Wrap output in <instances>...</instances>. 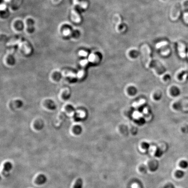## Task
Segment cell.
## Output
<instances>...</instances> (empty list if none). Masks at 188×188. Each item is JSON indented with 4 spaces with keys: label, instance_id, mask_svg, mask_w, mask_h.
I'll return each mask as SVG.
<instances>
[{
    "label": "cell",
    "instance_id": "cell-6",
    "mask_svg": "<svg viewBox=\"0 0 188 188\" xmlns=\"http://www.w3.org/2000/svg\"><path fill=\"white\" fill-rule=\"evenodd\" d=\"M45 181H46V178L45 177L41 176H39V177H38V179L36 180V182L38 184H42L45 182Z\"/></svg>",
    "mask_w": 188,
    "mask_h": 188
},
{
    "label": "cell",
    "instance_id": "cell-8",
    "mask_svg": "<svg viewBox=\"0 0 188 188\" xmlns=\"http://www.w3.org/2000/svg\"><path fill=\"white\" fill-rule=\"evenodd\" d=\"M144 102H145L144 100H141V101H140L139 103H134L133 106L134 107H138V106H140V105H142V104H144Z\"/></svg>",
    "mask_w": 188,
    "mask_h": 188
},
{
    "label": "cell",
    "instance_id": "cell-7",
    "mask_svg": "<svg viewBox=\"0 0 188 188\" xmlns=\"http://www.w3.org/2000/svg\"><path fill=\"white\" fill-rule=\"evenodd\" d=\"M141 147L143 148V149L147 150L149 149V148L150 147V146L149 144L147 143V142H144L141 144Z\"/></svg>",
    "mask_w": 188,
    "mask_h": 188
},
{
    "label": "cell",
    "instance_id": "cell-5",
    "mask_svg": "<svg viewBox=\"0 0 188 188\" xmlns=\"http://www.w3.org/2000/svg\"><path fill=\"white\" fill-rule=\"evenodd\" d=\"M82 181L81 179H78L75 183L74 188H82Z\"/></svg>",
    "mask_w": 188,
    "mask_h": 188
},
{
    "label": "cell",
    "instance_id": "cell-10",
    "mask_svg": "<svg viewBox=\"0 0 188 188\" xmlns=\"http://www.w3.org/2000/svg\"><path fill=\"white\" fill-rule=\"evenodd\" d=\"M142 114L139 112H136L134 113V117L136 118H140Z\"/></svg>",
    "mask_w": 188,
    "mask_h": 188
},
{
    "label": "cell",
    "instance_id": "cell-9",
    "mask_svg": "<svg viewBox=\"0 0 188 188\" xmlns=\"http://www.w3.org/2000/svg\"><path fill=\"white\" fill-rule=\"evenodd\" d=\"M167 42H162L161 43H158L156 45V48H160V47H162L163 45H166L167 44Z\"/></svg>",
    "mask_w": 188,
    "mask_h": 188
},
{
    "label": "cell",
    "instance_id": "cell-2",
    "mask_svg": "<svg viewBox=\"0 0 188 188\" xmlns=\"http://www.w3.org/2000/svg\"><path fill=\"white\" fill-rule=\"evenodd\" d=\"M175 175L178 179H182L185 176V172L182 170H178L176 172Z\"/></svg>",
    "mask_w": 188,
    "mask_h": 188
},
{
    "label": "cell",
    "instance_id": "cell-15",
    "mask_svg": "<svg viewBox=\"0 0 188 188\" xmlns=\"http://www.w3.org/2000/svg\"><path fill=\"white\" fill-rule=\"evenodd\" d=\"M5 1H6V2H9L10 0H5Z\"/></svg>",
    "mask_w": 188,
    "mask_h": 188
},
{
    "label": "cell",
    "instance_id": "cell-4",
    "mask_svg": "<svg viewBox=\"0 0 188 188\" xmlns=\"http://www.w3.org/2000/svg\"><path fill=\"white\" fill-rule=\"evenodd\" d=\"M179 166L182 169H187L188 167V162L187 161L183 160L180 163Z\"/></svg>",
    "mask_w": 188,
    "mask_h": 188
},
{
    "label": "cell",
    "instance_id": "cell-13",
    "mask_svg": "<svg viewBox=\"0 0 188 188\" xmlns=\"http://www.w3.org/2000/svg\"><path fill=\"white\" fill-rule=\"evenodd\" d=\"M70 31L69 30H65L63 32L64 35H65V36H66V35H69V34H70Z\"/></svg>",
    "mask_w": 188,
    "mask_h": 188
},
{
    "label": "cell",
    "instance_id": "cell-3",
    "mask_svg": "<svg viewBox=\"0 0 188 188\" xmlns=\"http://www.w3.org/2000/svg\"><path fill=\"white\" fill-rule=\"evenodd\" d=\"M163 151L161 149L158 148L155 152V156L158 158H160L163 156Z\"/></svg>",
    "mask_w": 188,
    "mask_h": 188
},
{
    "label": "cell",
    "instance_id": "cell-1",
    "mask_svg": "<svg viewBox=\"0 0 188 188\" xmlns=\"http://www.w3.org/2000/svg\"><path fill=\"white\" fill-rule=\"evenodd\" d=\"M12 169V165L10 163H6L4 166V169L3 171L4 174L7 175L8 174L9 171Z\"/></svg>",
    "mask_w": 188,
    "mask_h": 188
},
{
    "label": "cell",
    "instance_id": "cell-14",
    "mask_svg": "<svg viewBox=\"0 0 188 188\" xmlns=\"http://www.w3.org/2000/svg\"><path fill=\"white\" fill-rule=\"evenodd\" d=\"M5 8H6V5H4V4H2L1 5V10H5Z\"/></svg>",
    "mask_w": 188,
    "mask_h": 188
},
{
    "label": "cell",
    "instance_id": "cell-12",
    "mask_svg": "<svg viewBox=\"0 0 188 188\" xmlns=\"http://www.w3.org/2000/svg\"><path fill=\"white\" fill-rule=\"evenodd\" d=\"M79 54L81 56H86V55H87V53L84 51H81L79 52Z\"/></svg>",
    "mask_w": 188,
    "mask_h": 188
},
{
    "label": "cell",
    "instance_id": "cell-11",
    "mask_svg": "<svg viewBox=\"0 0 188 188\" xmlns=\"http://www.w3.org/2000/svg\"><path fill=\"white\" fill-rule=\"evenodd\" d=\"M89 60L90 62H93L95 59V55L94 54H91L90 55L89 57Z\"/></svg>",
    "mask_w": 188,
    "mask_h": 188
}]
</instances>
